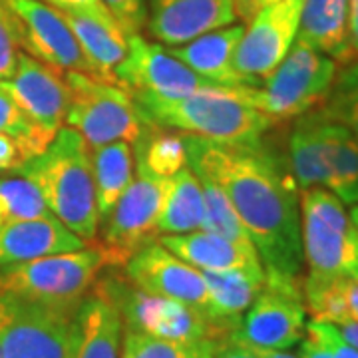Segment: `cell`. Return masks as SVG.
I'll list each match as a JSON object with an SVG mask.
<instances>
[{
	"instance_id": "17",
	"label": "cell",
	"mask_w": 358,
	"mask_h": 358,
	"mask_svg": "<svg viewBox=\"0 0 358 358\" xmlns=\"http://www.w3.org/2000/svg\"><path fill=\"white\" fill-rule=\"evenodd\" d=\"M152 38L179 46L205 32L235 24V0H145Z\"/></svg>"
},
{
	"instance_id": "8",
	"label": "cell",
	"mask_w": 358,
	"mask_h": 358,
	"mask_svg": "<svg viewBox=\"0 0 358 358\" xmlns=\"http://www.w3.org/2000/svg\"><path fill=\"white\" fill-rule=\"evenodd\" d=\"M70 88V106L66 126L76 129L90 148H100L112 141H134L140 138V112L128 90L98 78L66 70Z\"/></svg>"
},
{
	"instance_id": "1",
	"label": "cell",
	"mask_w": 358,
	"mask_h": 358,
	"mask_svg": "<svg viewBox=\"0 0 358 358\" xmlns=\"http://www.w3.org/2000/svg\"><path fill=\"white\" fill-rule=\"evenodd\" d=\"M187 166L229 197L265 271L301 277V192L289 162L263 143H219L183 134Z\"/></svg>"
},
{
	"instance_id": "31",
	"label": "cell",
	"mask_w": 358,
	"mask_h": 358,
	"mask_svg": "<svg viewBox=\"0 0 358 358\" xmlns=\"http://www.w3.org/2000/svg\"><path fill=\"white\" fill-rule=\"evenodd\" d=\"M199 181H201L205 201V217L201 229L217 233V235H223V237L239 241V243H253L245 229L243 221L239 219L235 207L231 205L229 197L223 193V189L209 179L199 178Z\"/></svg>"
},
{
	"instance_id": "37",
	"label": "cell",
	"mask_w": 358,
	"mask_h": 358,
	"mask_svg": "<svg viewBox=\"0 0 358 358\" xmlns=\"http://www.w3.org/2000/svg\"><path fill=\"white\" fill-rule=\"evenodd\" d=\"M46 4H50L58 10H68V13H80L94 16L102 22L108 24H117L112 10L108 8L106 0H42Z\"/></svg>"
},
{
	"instance_id": "30",
	"label": "cell",
	"mask_w": 358,
	"mask_h": 358,
	"mask_svg": "<svg viewBox=\"0 0 358 358\" xmlns=\"http://www.w3.org/2000/svg\"><path fill=\"white\" fill-rule=\"evenodd\" d=\"M44 215H50V211L36 183L20 173L0 179V227Z\"/></svg>"
},
{
	"instance_id": "22",
	"label": "cell",
	"mask_w": 358,
	"mask_h": 358,
	"mask_svg": "<svg viewBox=\"0 0 358 358\" xmlns=\"http://www.w3.org/2000/svg\"><path fill=\"white\" fill-rule=\"evenodd\" d=\"M157 241L187 265L199 271H229L263 265L253 243H239L211 231L162 235Z\"/></svg>"
},
{
	"instance_id": "24",
	"label": "cell",
	"mask_w": 358,
	"mask_h": 358,
	"mask_svg": "<svg viewBox=\"0 0 358 358\" xmlns=\"http://www.w3.org/2000/svg\"><path fill=\"white\" fill-rule=\"evenodd\" d=\"M296 40L327 54L338 66L352 62L348 46V0H305Z\"/></svg>"
},
{
	"instance_id": "9",
	"label": "cell",
	"mask_w": 358,
	"mask_h": 358,
	"mask_svg": "<svg viewBox=\"0 0 358 358\" xmlns=\"http://www.w3.org/2000/svg\"><path fill=\"white\" fill-rule=\"evenodd\" d=\"M94 289L106 294L117 307L124 329L179 343L213 338V324L203 310L173 299L143 293L124 277V273L98 277Z\"/></svg>"
},
{
	"instance_id": "35",
	"label": "cell",
	"mask_w": 358,
	"mask_h": 358,
	"mask_svg": "<svg viewBox=\"0 0 358 358\" xmlns=\"http://www.w3.org/2000/svg\"><path fill=\"white\" fill-rule=\"evenodd\" d=\"M305 334L319 341L320 345L331 352V358H358L357 348L346 343L333 322L313 319L310 322H307V333Z\"/></svg>"
},
{
	"instance_id": "43",
	"label": "cell",
	"mask_w": 358,
	"mask_h": 358,
	"mask_svg": "<svg viewBox=\"0 0 358 358\" xmlns=\"http://www.w3.org/2000/svg\"><path fill=\"white\" fill-rule=\"evenodd\" d=\"M299 345H301V348H299V357L301 358H331V352L320 345L319 341L310 338L307 334Z\"/></svg>"
},
{
	"instance_id": "19",
	"label": "cell",
	"mask_w": 358,
	"mask_h": 358,
	"mask_svg": "<svg viewBox=\"0 0 358 358\" xmlns=\"http://www.w3.org/2000/svg\"><path fill=\"white\" fill-rule=\"evenodd\" d=\"M201 275L209 294L207 317L213 324V341L231 336L265 285V267L201 271Z\"/></svg>"
},
{
	"instance_id": "42",
	"label": "cell",
	"mask_w": 358,
	"mask_h": 358,
	"mask_svg": "<svg viewBox=\"0 0 358 358\" xmlns=\"http://www.w3.org/2000/svg\"><path fill=\"white\" fill-rule=\"evenodd\" d=\"M343 293L348 317L358 320V279H343Z\"/></svg>"
},
{
	"instance_id": "27",
	"label": "cell",
	"mask_w": 358,
	"mask_h": 358,
	"mask_svg": "<svg viewBox=\"0 0 358 358\" xmlns=\"http://www.w3.org/2000/svg\"><path fill=\"white\" fill-rule=\"evenodd\" d=\"M205 201L201 181L189 166L171 178L169 195L157 219V235H181L203 227Z\"/></svg>"
},
{
	"instance_id": "11",
	"label": "cell",
	"mask_w": 358,
	"mask_h": 358,
	"mask_svg": "<svg viewBox=\"0 0 358 358\" xmlns=\"http://www.w3.org/2000/svg\"><path fill=\"white\" fill-rule=\"evenodd\" d=\"M169 187L171 178H159L136 162V176L102 221V245L112 257L114 268L124 267L143 245L157 241V219L164 211Z\"/></svg>"
},
{
	"instance_id": "36",
	"label": "cell",
	"mask_w": 358,
	"mask_h": 358,
	"mask_svg": "<svg viewBox=\"0 0 358 358\" xmlns=\"http://www.w3.org/2000/svg\"><path fill=\"white\" fill-rule=\"evenodd\" d=\"M106 4L126 36L141 34L148 20L145 0H106Z\"/></svg>"
},
{
	"instance_id": "45",
	"label": "cell",
	"mask_w": 358,
	"mask_h": 358,
	"mask_svg": "<svg viewBox=\"0 0 358 358\" xmlns=\"http://www.w3.org/2000/svg\"><path fill=\"white\" fill-rule=\"evenodd\" d=\"M265 352H267L268 358H301L296 357V355H289L287 350H267V348H265Z\"/></svg>"
},
{
	"instance_id": "41",
	"label": "cell",
	"mask_w": 358,
	"mask_h": 358,
	"mask_svg": "<svg viewBox=\"0 0 358 358\" xmlns=\"http://www.w3.org/2000/svg\"><path fill=\"white\" fill-rule=\"evenodd\" d=\"M348 46L352 60L358 58V0H348Z\"/></svg>"
},
{
	"instance_id": "20",
	"label": "cell",
	"mask_w": 358,
	"mask_h": 358,
	"mask_svg": "<svg viewBox=\"0 0 358 358\" xmlns=\"http://www.w3.org/2000/svg\"><path fill=\"white\" fill-rule=\"evenodd\" d=\"M88 245L52 213L44 217L16 221L0 227V267L78 251Z\"/></svg>"
},
{
	"instance_id": "21",
	"label": "cell",
	"mask_w": 358,
	"mask_h": 358,
	"mask_svg": "<svg viewBox=\"0 0 358 358\" xmlns=\"http://www.w3.org/2000/svg\"><path fill=\"white\" fill-rule=\"evenodd\" d=\"M245 26L229 24L205 32L197 38L189 40L179 46H169L176 58H179L193 72L207 78L209 82L225 86V88H241L251 86L233 66V54L243 34Z\"/></svg>"
},
{
	"instance_id": "39",
	"label": "cell",
	"mask_w": 358,
	"mask_h": 358,
	"mask_svg": "<svg viewBox=\"0 0 358 358\" xmlns=\"http://www.w3.org/2000/svg\"><path fill=\"white\" fill-rule=\"evenodd\" d=\"M26 162L28 157L20 143L6 134H0V171H16Z\"/></svg>"
},
{
	"instance_id": "7",
	"label": "cell",
	"mask_w": 358,
	"mask_h": 358,
	"mask_svg": "<svg viewBox=\"0 0 358 358\" xmlns=\"http://www.w3.org/2000/svg\"><path fill=\"white\" fill-rule=\"evenodd\" d=\"M78 303L30 301L0 293L2 358H70Z\"/></svg>"
},
{
	"instance_id": "6",
	"label": "cell",
	"mask_w": 358,
	"mask_h": 358,
	"mask_svg": "<svg viewBox=\"0 0 358 358\" xmlns=\"http://www.w3.org/2000/svg\"><path fill=\"white\" fill-rule=\"evenodd\" d=\"M301 241L307 277L358 279V231L333 192H301Z\"/></svg>"
},
{
	"instance_id": "26",
	"label": "cell",
	"mask_w": 358,
	"mask_h": 358,
	"mask_svg": "<svg viewBox=\"0 0 358 358\" xmlns=\"http://www.w3.org/2000/svg\"><path fill=\"white\" fill-rule=\"evenodd\" d=\"M92 150V171L96 185V201L100 211V223L110 215L122 193L134 179L136 159L129 141H112Z\"/></svg>"
},
{
	"instance_id": "23",
	"label": "cell",
	"mask_w": 358,
	"mask_h": 358,
	"mask_svg": "<svg viewBox=\"0 0 358 358\" xmlns=\"http://www.w3.org/2000/svg\"><path fill=\"white\" fill-rule=\"evenodd\" d=\"M122 315L98 289H90L76 313V338L70 358H120Z\"/></svg>"
},
{
	"instance_id": "10",
	"label": "cell",
	"mask_w": 358,
	"mask_h": 358,
	"mask_svg": "<svg viewBox=\"0 0 358 358\" xmlns=\"http://www.w3.org/2000/svg\"><path fill=\"white\" fill-rule=\"evenodd\" d=\"M307 333L301 277L265 271V285L245 310L233 338L267 350H289Z\"/></svg>"
},
{
	"instance_id": "13",
	"label": "cell",
	"mask_w": 358,
	"mask_h": 358,
	"mask_svg": "<svg viewBox=\"0 0 358 358\" xmlns=\"http://www.w3.org/2000/svg\"><path fill=\"white\" fill-rule=\"evenodd\" d=\"M303 2L279 0L259 10L243 28L233 66L251 86H259L289 54L299 32Z\"/></svg>"
},
{
	"instance_id": "44",
	"label": "cell",
	"mask_w": 358,
	"mask_h": 358,
	"mask_svg": "<svg viewBox=\"0 0 358 358\" xmlns=\"http://www.w3.org/2000/svg\"><path fill=\"white\" fill-rule=\"evenodd\" d=\"M334 327L338 329V333L343 334V338H345L346 343L352 345L358 350V320H343V322H338V324H334Z\"/></svg>"
},
{
	"instance_id": "16",
	"label": "cell",
	"mask_w": 358,
	"mask_h": 358,
	"mask_svg": "<svg viewBox=\"0 0 358 358\" xmlns=\"http://www.w3.org/2000/svg\"><path fill=\"white\" fill-rule=\"evenodd\" d=\"M0 88L44 131L56 136L60 128H64L70 106L66 70L20 52L16 72L10 80L0 82Z\"/></svg>"
},
{
	"instance_id": "47",
	"label": "cell",
	"mask_w": 358,
	"mask_h": 358,
	"mask_svg": "<svg viewBox=\"0 0 358 358\" xmlns=\"http://www.w3.org/2000/svg\"><path fill=\"white\" fill-rule=\"evenodd\" d=\"M8 13V6H6V0H0V14Z\"/></svg>"
},
{
	"instance_id": "40",
	"label": "cell",
	"mask_w": 358,
	"mask_h": 358,
	"mask_svg": "<svg viewBox=\"0 0 358 358\" xmlns=\"http://www.w3.org/2000/svg\"><path fill=\"white\" fill-rule=\"evenodd\" d=\"M275 2H279V0H235L237 18L243 20L245 24H247L259 10H263L265 6H271Z\"/></svg>"
},
{
	"instance_id": "38",
	"label": "cell",
	"mask_w": 358,
	"mask_h": 358,
	"mask_svg": "<svg viewBox=\"0 0 358 358\" xmlns=\"http://www.w3.org/2000/svg\"><path fill=\"white\" fill-rule=\"evenodd\" d=\"M209 358H268L265 348H257V346L241 343L233 336L217 338L213 341V348Z\"/></svg>"
},
{
	"instance_id": "25",
	"label": "cell",
	"mask_w": 358,
	"mask_h": 358,
	"mask_svg": "<svg viewBox=\"0 0 358 358\" xmlns=\"http://www.w3.org/2000/svg\"><path fill=\"white\" fill-rule=\"evenodd\" d=\"M60 14L72 28L86 60L94 68V78L120 86L114 72L128 54V36L120 24H108L88 14L68 10H60Z\"/></svg>"
},
{
	"instance_id": "48",
	"label": "cell",
	"mask_w": 358,
	"mask_h": 358,
	"mask_svg": "<svg viewBox=\"0 0 358 358\" xmlns=\"http://www.w3.org/2000/svg\"><path fill=\"white\" fill-rule=\"evenodd\" d=\"M0 358H2V352H0Z\"/></svg>"
},
{
	"instance_id": "29",
	"label": "cell",
	"mask_w": 358,
	"mask_h": 358,
	"mask_svg": "<svg viewBox=\"0 0 358 358\" xmlns=\"http://www.w3.org/2000/svg\"><path fill=\"white\" fill-rule=\"evenodd\" d=\"M120 358H209L213 338L197 343H179L157 338L148 333L124 329Z\"/></svg>"
},
{
	"instance_id": "18",
	"label": "cell",
	"mask_w": 358,
	"mask_h": 358,
	"mask_svg": "<svg viewBox=\"0 0 358 358\" xmlns=\"http://www.w3.org/2000/svg\"><path fill=\"white\" fill-rule=\"evenodd\" d=\"M320 187L345 205L358 203V143L352 134L320 106L315 110Z\"/></svg>"
},
{
	"instance_id": "14",
	"label": "cell",
	"mask_w": 358,
	"mask_h": 358,
	"mask_svg": "<svg viewBox=\"0 0 358 358\" xmlns=\"http://www.w3.org/2000/svg\"><path fill=\"white\" fill-rule=\"evenodd\" d=\"M18 28L20 46L40 62L94 76L72 28L54 6L42 0H6Z\"/></svg>"
},
{
	"instance_id": "12",
	"label": "cell",
	"mask_w": 358,
	"mask_h": 358,
	"mask_svg": "<svg viewBox=\"0 0 358 358\" xmlns=\"http://www.w3.org/2000/svg\"><path fill=\"white\" fill-rule=\"evenodd\" d=\"M115 80L122 88L131 92H148L162 98H181L199 92H225V88L209 82L176 58L164 44L141 38V34L128 36V54L115 68ZM243 88V86H241Z\"/></svg>"
},
{
	"instance_id": "33",
	"label": "cell",
	"mask_w": 358,
	"mask_h": 358,
	"mask_svg": "<svg viewBox=\"0 0 358 358\" xmlns=\"http://www.w3.org/2000/svg\"><path fill=\"white\" fill-rule=\"evenodd\" d=\"M322 108L331 117L341 122L358 143V58L338 70Z\"/></svg>"
},
{
	"instance_id": "4",
	"label": "cell",
	"mask_w": 358,
	"mask_h": 358,
	"mask_svg": "<svg viewBox=\"0 0 358 358\" xmlns=\"http://www.w3.org/2000/svg\"><path fill=\"white\" fill-rule=\"evenodd\" d=\"M338 64L327 54L294 40L289 54L259 86H247L243 98L271 122H293L327 102Z\"/></svg>"
},
{
	"instance_id": "34",
	"label": "cell",
	"mask_w": 358,
	"mask_h": 358,
	"mask_svg": "<svg viewBox=\"0 0 358 358\" xmlns=\"http://www.w3.org/2000/svg\"><path fill=\"white\" fill-rule=\"evenodd\" d=\"M20 56V38L13 13L0 14V82L10 80Z\"/></svg>"
},
{
	"instance_id": "46",
	"label": "cell",
	"mask_w": 358,
	"mask_h": 358,
	"mask_svg": "<svg viewBox=\"0 0 358 358\" xmlns=\"http://www.w3.org/2000/svg\"><path fill=\"white\" fill-rule=\"evenodd\" d=\"M350 219H352V223H355V227H357L358 231V203L357 205H350Z\"/></svg>"
},
{
	"instance_id": "32",
	"label": "cell",
	"mask_w": 358,
	"mask_h": 358,
	"mask_svg": "<svg viewBox=\"0 0 358 358\" xmlns=\"http://www.w3.org/2000/svg\"><path fill=\"white\" fill-rule=\"evenodd\" d=\"M0 134H6L18 141L28 159L42 154L56 138L36 126L2 88H0Z\"/></svg>"
},
{
	"instance_id": "3",
	"label": "cell",
	"mask_w": 358,
	"mask_h": 358,
	"mask_svg": "<svg viewBox=\"0 0 358 358\" xmlns=\"http://www.w3.org/2000/svg\"><path fill=\"white\" fill-rule=\"evenodd\" d=\"M245 88L199 92L181 98L131 92V98L141 120L162 128L219 143H259L273 126L245 100Z\"/></svg>"
},
{
	"instance_id": "15",
	"label": "cell",
	"mask_w": 358,
	"mask_h": 358,
	"mask_svg": "<svg viewBox=\"0 0 358 358\" xmlns=\"http://www.w3.org/2000/svg\"><path fill=\"white\" fill-rule=\"evenodd\" d=\"M124 277L140 291L173 299L207 315L209 294L199 268L187 265L159 241L143 245L122 267Z\"/></svg>"
},
{
	"instance_id": "2",
	"label": "cell",
	"mask_w": 358,
	"mask_h": 358,
	"mask_svg": "<svg viewBox=\"0 0 358 358\" xmlns=\"http://www.w3.org/2000/svg\"><path fill=\"white\" fill-rule=\"evenodd\" d=\"M42 193L54 217L86 243L96 241L100 211L92 171V150L76 129L60 128L52 143L16 169Z\"/></svg>"
},
{
	"instance_id": "28",
	"label": "cell",
	"mask_w": 358,
	"mask_h": 358,
	"mask_svg": "<svg viewBox=\"0 0 358 358\" xmlns=\"http://www.w3.org/2000/svg\"><path fill=\"white\" fill-rule=\"evenodd\" d=\"M136 162L145 166L159 178H173L179 169L187 166V154L183 134L176 129L162 128L143 120L140 138L131 143Z\"/></svg>"
},
{
	"instance_id": "5",
	"label": "cell",
	"mask_w": 358,
	"mask_h": 358,
	"mask_svg": "<svg viewBox=\"0 0 358 358\" xmlns=\"http://www.w3.org/2000/svg\"><path fill=\"white\" fill-rule=\"evenodd\" d=\"M103 268H114L102 243L0 267V293L48 303L82 301Z\"/></svg>"
}]
</instances>
